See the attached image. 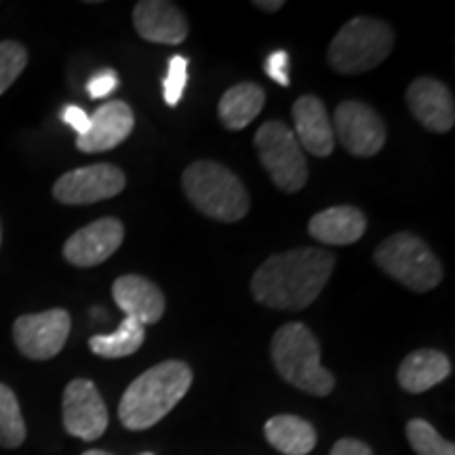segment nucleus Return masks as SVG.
Returning a JSON list of instances; mask_svg holds the SVG:
<instances>
[{
  "mask_svg": "<svg viewBox=\"0 0 455 455\" xmlns=\"http://www.w3.org/2000/svg\"><path fill=\"white\" fill-rule=\"evenodd\" d=\"M146 339V329L135 318L124 316L121 327L110 335H93L89 339V348L101 358H123L141 348Z\"/></svg>",
  "mask_w": 455,
  "mask_h": 455,
  "instance_id": "obj_22",
  "label": "nucleus"
},
{
  "mask_svg": "<svg viewBox=\"0 0 455 455\" xmlns=\"http://www.w3.org/2000/svg\"><path fill=\"white\" fill-rule=\"evenodd\" d=\"M140 455H155V453H140Z\"/></svg>",
  "mask_w": 455,
  "mask_h": 455,
  "instance_id": "obj_34",
  "label": "nucleus"
},
{
  "mask_svg": "<svg viewBox=\"0 0 455 455\" xmlns=\"http://www.w3.org/2000/svg\"><path fill=\"white\" fill-rule=\"evenodd\" d=\"M124 241V226L116 218H101L81 228L64 244V258L78 268H93L110 259Z\"/></svg>",
  "mask_w": 455,
  "mask_h": 455,
  "instance_id": "obj_12",
  "label": "nucleus"
},
{
  "mask_svg": "<svg viewBox=\"0 0 455 455\" xmlns=\"http://www.w3.org/2000/svg\"><path fill=\"white\" fill-rule=\"evenodd\" d=\"M409 445L418 455H455V445L445 441L426 419L415 418L407 424Z\"/></svg>",
  "mask_w": 455,
  "mask_h": 455,
  "instance_id": "obj_24",
  "label": "nucleus"
},
{
  "mask_svg": "<svg viewBox=\"0 0 455 455\" xmlns=\"http://www.w3.org/2000/svg\"><path fill=\"white\" fill-rule=\"evenodd\" d=\"M367 220L361 209L341 204V207H329L325 212H318L310 220L308 232L312 238L325 244H344L356 243L358 238L365 235Z\"/></svg>",
  "mask_w": 455,
  "mask_h": 455,
  "instance_id": "obj_18",
  "label": "nucleus"
},
{
  "mask_svg": "<svg viewBox=\"0 0 455 455\" xmlns=\"http://www.w3.org/2000/svg\"><path fill=\"white\" fill-rule=\"evenodd\" d=\"M264 68H266V74L272 78V81L283 84V87H289V83H291V78H289V55L287 51H275V53L268 55V60L264 61Z\"/></svg>",
  "mask_w": 455,
  "mask_h": 455,
  "instance_id": "obj_27",
  "label": "nucleus"
},
{
  "mask_svg": "<svg viewBox=\"0 0 455 455\" xmlns=\"http://www.w3.org/2000/svg\"><path fill=\"white\" fill-rule=\"evenodd\" d=\"M333 135L350 155L375 156L386 144V127L379 114L363 101H341L333 116Z\"/></svg>",
  "mask_w": 455,
  "mask_h": 455,
  "instance_id": "obj_9",
  "label": "nucleus"
},
{
  "mask_svg": "<svg viewBox=\"0 0 455 455\" xmlns=\"http://www.w3.org/2000/svg\"><path fill=\"white\" fill-rule=\"evenodd\" d=\"M407 104L422 127L435 133H447L455 123L453 95L436 78L422 76L407 89Z\"/></svg>",
  "mask_w": 455,
  "mask_h": 455,
  "instance_id": "obj_14",
  "label": "nucleus"
},
{
  "mask_svg": "<svg viewBox=\"0 0 455 455\" xmlns=\"http://www.w3.org/2000/svg\"><path fill=\"white\" fill-rule=\"evenodd\" d=\"M293 123L298 144L312 156L327 158L335 148L333 127L329 123L327 108L315 95H301L293 104Z\"/></svg>",
  "mask_w": 455,
  "mask_h": 455,
  "instance_id": "obj_17",
  "label": "nucleus"
},
{
  "mask_svg": "<svg viewBox=\"0 0 455 455\" xmlns=\"http://www.w3.org/2000/svg\"><path fill=\"white\" fill-rule=\"evenodd\" d=\"M449 373H451V363L441 350L422 348L411 352L401 363L396 379L403 390L411 392V395H422V392L445 382Z\"/></svg>",
  "mask_w": 455,
  "mask_h": 455,
  "instance_id": "obj_19",
  "label": "nucleus"
},
{
  "mask_svg": "<svg viewBox=\"0 0 455 455\" xmlns=\"http://www.w3.org/2000/svg\"><path fill=\"white\" fill-rule=\"evenodd\" d=\"M112 298L124 316L141 325H155L164 315V295L155 283L138 275H124L112 284Z\"/></svg>",
  "mask_w": 455,
  "mask_h": 455,
  "instance_id": "obj_16",
  "label": "nucleus"
},
{
  "mask_svg": "<svg viewBox=\"0 0 455 455\" xmlns=\"http://www.w3.org/2000/svg\"><path fill=\"white\" fill-rule=\"evenodd\" d=\"M375 264L415 293H426L443 281V266L422 238L396 232L375 249Z\"/></svg>",
  "mask_w": 455,
  "mask_h": 455,
  "instance_id": "obj_6",
  "label": "nucleus"
},
{
  "mask_svg": "<svg viewBox=\"0 0 455 455\" xmlns=\"http://www.w3.org/2000/svg\"><path fill=\"white\" fill-rule=\"evenodd\" d=\"M255 7L261 11H268V13H275V11L283 9V0H255Z\"/></svg>",
  "mask_w": 455,
  "mask_h": 455,
  "instance_id": "obj_31",
  "label": "nucleus"
},
{
  "mask_svg": "<svg viewBox=\"0 0 455 455\" xmlns=\"http://www.w3.org/2000/svg\"><path fill=\"white\" fill-rule=\"evenodd\" d=\"M64 426L68 435L98 441L108 428V409L98 386L91 379H72L64 390Z\"/></svg>",
  "mask_w": 455,
  "mask_h": 455,
  "instance_id": "obj_11",
  "label": "nucleus"
},
{
  "mask_svg": "<svg viewBox=\"0 0 455 455\" xmlns=\"http://www.w3.org/2000/svg\"><path fill=\"white\" fill-rule=\"evenodd\" d=\"M133 26L144 41L180 44L188 36V20L167 0H141L133 9Z\"/></svg>",
  "mask_w": 455,
  "mask_h": 455,
  "instance_id": "obj_15",
  "label": "nucleus"
},
{
  "mask_svg": "<svg viewBox=\"0 0 455 455\" xmlns=\"http://www.w3.org/2000/svg\"><path fill=\"white\" fill-rule=\"evenodd\" d=\"M0 244H3V228H0Z\"/></svg>",
  "mask_w": 455,
  "mask_h": 455,
  "instance_id": "obj_33",
  "label": "nucleus"
},
{
  "mask_svg": "<svg viewBox=\"0 0 455 455\" xmlns=\"http://www.w3.org/2000/svg\"><path fill=\"white\" fill-rule=\"evenodd\" d=\"M28 66V51L15 41L0 43V95L17 81Z\"/></svg>",
  "mask_w": 455,
  "mask_h": 455,
  "instance_id": "obj_25",
  "label": "nucleus"
},
{
  "mask_svg": "<svg viewBox=\"0 0 455 455\" xmlns=\"http://www.w3.org/2000/svg\"><path fill=\"white\" fill-rule=\"evenodd\" d=\"M261 167L268 171L278 190L293 195L308 181V163L295 140V133L281 121L264 123L255 133Z\"/></svg>",
  "mask_w": 455,
  "mask_h": 455,
  "instance_id": "obj_7",
  "label": "nucleus"
},
{
  "mask_svg": "<svg viewBox=\"0 0 455 455\" xmlns=\"http://www.w3.org/2000/svg\"><path fill=\"white\" fill-rule=\"evenodd\" d=\"M188 84V60L181 55H175L169 60L167 76L163 81V95L169 106H178Z\"/></svg>",
  "mask_w": 455,
  "mask_h": 455,
  "instance_id": "obj_26",
  "label": "nucleus"
},
{
  "mask_svg": "<svg viewBox=\"0 0 455 455\" xmlns=\"http://www.w3.org/2000/svg\"><path fill=\"white\" fill-rule=\"evenodd\" d=\"M89 129L84 135H78L76 146L84 155H100L108 152L129 138L135 127L133 110L121 100H112L100 106L89 116Z\"/></svg>",
  "mask_w": 455,
  "mask_h": 455,
  "instance_id": "obj_13",
  "label": "nucleus"
},
{
  "mask_svg": "<svg viewBox=\"0 0 455 455\" xmlns=\"http://www.w3.org/2000/svg\"><path fill=\"white\" fill-rule=\"evenodd\" d=\"M116 87H118V74L114 70H104L91 78L87 84V93L91 100H101L114 93V89Z\"/></svg>",
  "mask_w": 455,
  "mask_h": 455,
  "instance_id": "obj_28",
  "label": "nucleus"
},
{
  "mask_svg": "<svg viewBox=\"0 0 455 455\" xmlns=\"http://www.w3.org/2000/svg\"><path fill=\"white\" fill-rule=\"evenodd\" d=\"M329 455H373V451L363 441L341 439V441L335 443L331 453H329Z\"/></svg>",
  "mask_w": 455,
  "mask_h": 455,
  "instance_id": "obj_30",
  "label": "nucleus"
},
{
  "mask_svg": "<svg viewBox=\"0 0 455 455\" xmlns=\"http://www.w3.org/2000/svg\"><path fill=\"white\" fill-rule=\"evenodd\" d=\"M335 268V255L301 247L272 255L251 278L255 301L275 310H304L321 295Z\"/></svg>",
  "mask_w": 455,
  "mask_h": 455,
  "instance_id": "obj_1",
  "label": "nucleus"
},
{
  "mask_svg": "<svg viewBox=\"0 0 455 455\" xmlns=\"http://www.w3.org/2000/svg\"><path fill=\"white\" fill-rule=\"evenodd\" d=\"M184 192L195 207L207 218L218 221L243 220L249 212V195L243 181L213 161H198L184 171Z\"/></svg>",
  "mask_w": 455,
  "mask_h": 455,
  "instance_id": "obj_4",
  "label": "nucleus"
},
{
  "mask_svg": "<svg viewBox=\"0 0 455 455\" xmlns=\"http://www.w3.org/2000/svg\"><path fill=\"white\" fill-rule=\"evenodd\" d=\"M264 432L270 445L284 455H308L316 447L315 426L298 415H275Z\"/></svg>",
  "mask_w": 455,
  "mask_h": 455,
  "instance_id": "obj_21",
  "label": "nucleus"
},
{
  "mask_svg": "<svg viewBox=\"0 0 455 455\" xmlns=\"http://www.w3.org/2000/svg\"><path fill=\"white\" fill-rule=\"evenodd\" d=\"M395 47V32L373 17H355L341 26L329 44L327 57L335 72L355 76L384 64Z\"/></svg>",
  "mask_w": 455,
  "mask_h": 455,
  "instance_id": "obj_5",
  "label": "nucleus"
},
{
  "mask_svg": "<svg viewBox=\"0 0 455 455\" xmlns=\"http://www.w3.org/2000/svg\"><path fill=\"white\" fill-rule=\"evenodd\" d=\"M272 363L287 384L312 396H327L335 378L321 365V346L304 323H287L272 338Z\"/></svg>",
  "mask_w": 455,
  "mask_h": 455,
  "instance_id": "obj_3",
  "label": "nucleus"
},
{
  "mask_svg": "<svg viewBox=\"0 0 455 455\" xmlns=\"http://www.w3.org/2000/svg\"><path fill=\"white\" fill-rule=\"evenodd\" d=\"M266 101V91L255 83L235 84L221 95L218 112L220 121L226 129L241 131L247 127L253 118H258Z\"/></svg>",
  "mask_w": 455,
  "mask_h": 455,
  "instance_id": "obj_20",
  "label": "nucleus"
},
{
  "mask_svg": "<svg viewBox=\"0 0 455 455\" xmlns=\"http://www.w3.org/2000/svg\"><path fill=\"white\" fill-rule=\"evenodd\" d=\"M124 184L127 178L114 164H89L61 175L53 186V196L61 204H93L121 195Z\"/></svg>",
  "mask_w": 455,
  "mask_h": 455,
  "instance_id": "obj_10",
  "label": "nucleus"
},
{
  "mask_svg": "<svg viewBox=\"0 0 455 455\" xmlns=\"http://www.w3.org/2000/svg\"><path fill=\"white\" fill-rule=\"evenodd\" d=\"M61 118H64V123L70 124V127L76 131L78 135L87 133L91 118H89V114L83 110V108L66 106V110H64V114H61Z\"/></svg>",
  "mask_w": 455,
  "mask_h": 455,
  "instance_id": "obj_29",
  "label": "nucleus"
},
{
  "mask_svg": "<svg viewBox=\"0 0 455 455\" xmlns=\"http://www.w3.org/2000/svg\"><path fill=\"white\" fill-rule=\"evenodd\" d=\"M192 384L184 361H164L148 369L124 390L118 418L127 430H148L171 413Z\"/></svg>",
  "mask_w": 455,
  "mask_h": 455,
  "instance_id": "obj_2",
  "label": "nucleus"
},
{
  "mask_svg": "<svg viewBox=\"0 0 455 455\" xmlns=\"http://www.w3.org/2000/svg\"><path fill=\"white\" fill-rule=\"evenodd\" d=\"M26 441V424L20 403L9 386L0 384V447L15 449Z\"/></svg>",
  "mask_w": 455,
  "mask_h": 455,
  "instance_id": "obj_23",
  "label": "nucleus"
},
{
  "mask_svg": "<svg viewBox=\"0 0 455 455\" xmlns=\"http://www.w3.org/2000/svg\"><path fill=\"white\" fill-rule=\"evenodd\" d=\"M83 455H112V453H108V451H101V449H91V451L83 453Z\"/></svg>",
  "mask_w": 455,
  "mask_h": 455,
  "instance_id": "obj_32",
  "label": "nucleus"
},
{
  "mask_svg": "<svg viewBox=\"0 0 455 455\" xmlns=\"http://www.w3.org/2000/svg\"><path fill=\"white\" fill-rule=\"evenodd\" d=\"M70 327V315L61 308L24 315L15 321L13 339L24 356L32 361H49L66 346Z\"/></svg>",
  "mask_w": 455,
  "mask_h": 455,
  "instance_id": "obj_8",
  "label": "nucleus"
}]
</instances>
